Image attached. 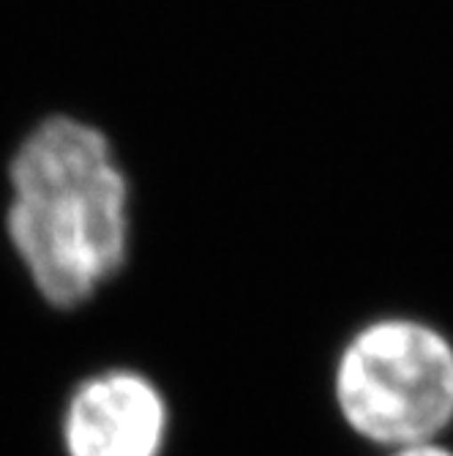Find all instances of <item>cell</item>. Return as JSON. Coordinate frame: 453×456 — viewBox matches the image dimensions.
<instances>
[{"label": "cell", "mask_w": 453, "mask_h": 456, "mask_svg": "<svg viewBox=\"0 0 453 456\" xmlns=\"http://www.w3.org/2000/svg\"><path fill=\"white\" fill-rule=\"evenodd\" d=\"M6 232L55 309H77L129 257V183L109 140L91 123L53 115L14 153Z\"/></svg>", "instance_id": "6da1fadb"}, {"label": "cell", "mask_w": 453, "mask_h": 456, "mask_svg": "<svg viewBox=\"0 0 453 456\" xmlns=\"http://www.w3.org/2000/svg\"><path fill=\"white\" fill-rule=\"evenodd\" d=\"M331 396L342 424L380 451L445 440L453 427V342L418 317L368 320L334 361Z\"/></svg>", "instance_id": "7a4b0ae2"}, {"label": "cell", "mask_w": 453, "mask_h": 456, "mask_svg": "<svg viewBox=\"0 0 453 456\" xmlns=\"http://www.w3.org/2000/svg\"><path fill=\"white\" fill-rule=\"evenodd\" d=\"M170 432L167 394L132 366H109L79 380L61 416L66 456H164Z\"/></svg>", "instance_id": "3957f363"}, {"label": "cell", "mask_w": 453, "mask_h": 456, "mask_svg": "<svg viewBox=\"0 0 453 456\" xmlns=\"http://www.w3.org/2000/svg\"><path fill=\"white\" fill-rule=\"evenodd\" d=\"M383 456H453V448L445 440H437V443H421V445L383 451Z\"/></svg>", "instance_id": "277c9868"}]
</instances>
